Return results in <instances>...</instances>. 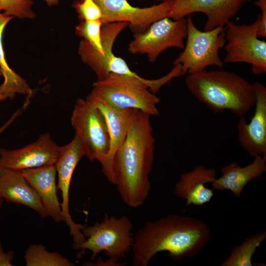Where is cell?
Listing matches in <instances>:
<instances>
[{
	"instance_id": "cell-1",
	"label": "cell",
	"mask_w": 266,
	"mask_h": 266,
	"mask_svg": "<svg viewBox=\"0 0 266 266\" xmlns=\"http://www.w3.org/2000/svg\"><path fill=\"white\" fill-rule=\"evenodd\" d=\"M150 117L140 110L129 109L126 136L113 159L114 185L122 201L133 208L143 205L151 190L149 175L155 140Z\"/></svg>"
},
{
	"instance_id": "cell-2",
	"label": "cell",
	"mask_w": 266,
	"mask_h": 266,
	"mask_svg": "<svg viewBox=\"0 0 266 266\" xmlns=\"http://www.w3.org/2000/svg\"><path fill=\"white\" fill-rule=\"evenodd\" d=\"M210 229L202 220L169 214L149 221L133 235L132 264L147 266L162 251L175 261L197 256L209 241Z\"/></svg>"
},
{
	"instance_id": "cell-3",
	"label": "cell",
	"mask_w": 266,
	"mask_h": 266,
	"mask_svg": "<svg viewBox=\"0 0 266 266\" xmlns=\"http://www.w3.org/2000/svg\"><path fill=\"white\" fill-rule=\"evenodd\" d=\"M185 83L199 102L215 113L229 110L240 117L255 104L253 83L233 72L205 69L188 74Z\"/></svg>"
},
{
	"instance_id": "cell-4",
	"label": "cell",
	"mask_w": 266,
	"mask_h": 266,
	"mask_svg": "<svg viewBox=\"0 0 266 266\" xmlns=\"http://www.w3.org/2000/svg\"><path fill=\"white\" fill-rule=\"evenodd\" d=\"M183 75L180 64L166 75L157 79L142 81L135 78L110 73L93 84V90L112 106L121 109L134 108L151 116L159 114L157 105L160 99L155 95L161 88L173 78Z\"/></svg>"
},
{
	"instance_id": "cell-5",
	"label": "cell",
	"mask_w": 266,
	"mask_h": 266,
	"mask_svg": "<svg viewBox=\"0 0 266 266\" xmlns=\"http://www.w3.org/2000/svg\"><path fill=\"white\" fill-rule=\"evenodd\" d=\"M133 225L126 215L117 218L104 213L103 219L93 225L85 227L82 232L86 240L79 245L72 244L74 249H81L80 256L86 250L92 253L91 260L101 251L115 262L124 259L132 251L133 243Z\"/></svg>"
},
{
	"instance_id": "cell-6",
	"label": "cell",
	"mask_w": 266,
	"mask_h": 266,
	"mask_svg": "<svg viewBox=\"0 0 266 266\" xmlns=\"http://www.w3.org/2000/svg\"><path fill=\"white\" fill-rule=\"evenodd\" d=\"M186 23V44L173 65H181L183 75L198 72L208 66L221 68L224 63L219 50L226 43V26L201 31L195 26L191 15L187 16Z\"/></svg>"
},
{
	"instance_id": "cell-7",
	"label": "cell",
	"mask_w": 266,
	"mask_h": 266,
	"mask_svg": "<svg viewBox=\"0 0 266 266\" xmlns=\"http://www.w3.org/2000/svg\"><path fill=\"white\" fill-rule=\"evenodd\" d=\"M70 122L83 146L85 156L91 162L102 164L108 153L110 137L104 116L86 99L76 101Z\"/></svg>"
},
{
	"instance_id": "cell-8",
	"label": "cell",
	"mask_w": 266,
	"mask_h": 266,
	"mask_svg": "<svg viewBox=\"0 0 266 266\" xmlns=\"http://www.w3.org/2000/svg\"><path fill=\"white\" fill-rule=\"evenodd\" d=\"M260 15L250 25L236 24L229 21L226 25L227 54L223 63L250 64L255 75L266 73V42L258 38V27Z\"/></svg>"
},
{
	"instance_id": "cell-9",
	"label": "cell",
	"mask_w": 266,
	"mask_h": 266,
	"mask_svg": "<svg viewBox=\"0 0 266 266\" xmlns=\"http://www.w3.org/2000/svg\"><path fill=\"white\" fill-rule=\"evenodd\" d=\"M129 26L127 22L103 24L101 28V38L104 54L94 49L82 39L79 45L78 53L82 61L95 72L98 80L105 78L113 73L146 81L129 68L126 61L117 57L112 52L114 41L119 34Z\"/></svg>"
},
{
	"instance_id": "cell-10",
	"label": "cell",
	"mask_w": 266,
	"mask_h": 266,
	"mask_svg": "<svg viewBox=\"0 0 266 266\" xmlns=\"http://www.w3.org/2000/svg\"><path fill=\"white\" fill-rule=\"evenodd\" d=\"M186 36V18L172 20L165 17L152 23L145 32L134 34L128 51L132 54H145L149 61L153 63L168 48L183 49Z\"/></svg>"
},
{
	"instance_id": "cell-11",
	"label": "cell",
	"mask_w": 266,
	"mask_h": 266,
	"mask_svg": "<svg viewBox=\"0 0 266 266\" xmlns=\"http://www.w3.org/2000/svg\"><path fill=\"white\" fill-rule=\"evenodd\" d=\"M94 0L101 10L103 24L127 22L134 34L145 32L155 21L167 17L173 1L167 0L140 8L132 5L127 0Z\"/></svg>"
},
{
	"instance_id": "cell-12",
	"label": "cell",
	"mask_w": 266,
	"mask_h": 266,
	"mask_svg": "<svg viewBox=\"0 0 266 266\" xmlns=\"http://www.w3.org/2000/svg\"><path fill=\"white\" fill-rule=\"evenodd\" d=\"M85 156L82 144L75 135L67 144L62 146L55 163L58 175L57 188L61 192L62 201L61 203L63 221L68 227L72 237L73 244L83 243L86 238L82 230L85 226L76 223L71 219L69 209V193L71 178L74 170L80 160Z\"/></svg>"
},
{
	"instance_id": "cell-13",
	"label": "cell",
	"mask_w": 266,
	"mask_h": 266,
	"mask_svg": "<svg viewBox=\"0 0 266 266\" xmlns=\"http://www.w3.org/2000/svg\"><path fill=\"white\" fill-rule=\"evenodd\" d=\"M62 146L49 133L41 134L34 142L16 149H0V167L17 170L55 165Z\"/></svg>"
},
{
	"instance_id": "cell-14",
	"label": "cell",
	"mask_w": 266,
	"mask_h": 266,
	"mask_svg": "<svg viewBox=\"0 0 266 266\" xmlns=\"http://www.w3.org/2000/svg\"><path fill=\"white\" fill-rule=\"evenodd\" d=\"M250 0H173L167 17L173 20L185 18L195 12L207 17L204 31L225 26L243 4Z\"/></svg>"
},
{
	"instance_id": "cell-15",
	"label": "cell",
	"mask_w": 266,
	"mask_h": 266,
	"mask_svg": "<svg viewBox=\"0 0 266 266\" xmlns=\"http://www.w3.org/2000/svg\"><path fill=\"white\" fill-rule=\"evenodd\" d=\"M255 97L254 113L249 123L240 117L236 127L240 146L253 158H266V87L258 81L253 83Z\"/></svg>"
},
{
	"instance_id": "cell-16",
	"label": "cell",
	"mask_w": 266,
	"mask_h": 266,
	"mask_svg": "<svg viewBox=\"0 0 266 266\" xmlns=\"http://www.w3.org/2000/svg\"><path fill=\"white\" fill-rule=\"evenodd\" d=\"M98 108L105 119L110 137V148L104 161L101 164L102 171L109 182L114 185L112 163L114 154L126 138L130 108L121 109L108 103L93 89L85 99Z\"/></svg>"
},
{
	"instance_id": "cell-17",
	"label": "cell",
	"mask_w": 266,
	"mask_h": 266,
	"mask_svg": "<svg viewBox=\"0 0 266 266\" xmlns=\"http://www.w3.org/2000/svg\"><path fill=\"white\" fill-rule=\"evenodd\" d=\"M29 184L38 194L44 208L45 217L55 222L63 221L61 203L57 196V174L55 165L21 171Z\"/></svg>"
},
{
	"instance_id": "cell-18",
	"label": "cell",
	"mask_w": 266,
	"mask_h": 266,
	"mask_svg": "<svg viewBox=\"0 0 266 266\" xmlns=\"http://www.w3.org/2000/svg\"><path fill=\"white\" fill-rule=\"evenodd\" d=\"M214 168L200 165L193 170L181 174L176 182L175 195L186 201V206H201L210 201L214 196V190L205 187L216 178Z\"/></svg>"
},
{
	"instance_id": "cell-19",
	"label": "cell",
	"mask_w": 266,
	"mask_h": 266,
	"mask_svg": "<svg viewBox=\"0 0 266 266\" xmlns=\"http://www.w3.org/2000/svg\"><path fill=\"white\" fill-rule=\"evenodd\" d=\"M0 196L8 202L26 205L45 217L38 194L20 170L0 167Z\"/></svg>"
},
{
	"instance_id": "cell-20",
	"label": "cell",
	"mask_w": 266,
	"mask_h": 266,
	"mask_svg": "<svg viewBox=\"0 0 266 266\" xmlns=\"http://www.w3.org/2000/svg\"><path fill=\"white\" fill-rule=\"evenodd\" d=\"M222 175L211 183L213 189L229 190L239 197L245 186L252 180L260 177L266 171V158L257 156L252 163L242 167L236 162L224 166Z\"/></svg>"
},
{
	"instance_id": "cell-21",
	"label": "cell",
	"mask_w": 266,
	"mask_h": 266,
	"mask_svg": "<svg viewBox=\"0 0 266 266\" xmlns=\"http://www.w3.org/2000/svg\"><path fill=\"white\" fill-rule=\"evenodd\" d=\"M14 17L0 11V68L4 81L0 85V92L12 99L18 94L26 96L29 100L33 92L26 81L15 72L5 59L2 45V34L7 24Z\"/></svg>"
},
{
	"instance_id": "cell-22",
	"label": "cell",
	"mask_w": 266,
	"mask_h": 266,
	"mask_svg": "<svg viewBox=\"0 0 266 266\" xmlns=\"http://www.w3.org/2000/svg\"><path fill=\"white\" fill-rule=\"evenodd\" d=\"M266 239L263 231L248 236L241 244L234 246L221 266H253L252 257L257 248Z\"/></svg>"
},
{
	"instance_id": "cell-23",
	"label": "cell",
	"mask_w": 266,
	"mask_h": 266,
	"mask_svg": "<svg viewBox=\"0 0 266 266\" xmlns=\"http://www.w3.org/2000/svg\"><path fill=\"white\" fill-rule=\"evenodd\" d=\"M27 266H73L74 264L58 252H50L42 244H32L25 252Z\"/></svg>"
},
{
	"instance_id": "cell-24",
	"label": "cell",
	"mask_w": 266,
	"mask_h": 266,
	"mask_svg": "<svg viewBox=\"0 0 266 266\" xmlns=\"http://www.w3.org/2000/svg\"><path fill=\"white\" fill-rule=\"evenodd\" d=\"M102 21H81L75 28V33L77 35L83 38L94 49L103 55L101 38Z\"/></svg>"
},
{
	"instance_id": "cell-25",
	"label": "cell",
	"mask_w": 266,
	"mask_h": 266,
	"mask_svg": "<svg viewBox=\"0 0 266 266\" xmlns=\"http://www.w3.org/2000/svg\"><path fill=\"white\" fill-rule=\"evenodd\" d=\"M33 4V0H0V11L13 17L33 19L36 16Z\"/></svg>"
},
{
	"instance_id": "cell-26",
	"label": "cell",
	"mask_w": 266,
	"mask_h": 266,
	"mask_svg": "<svg viewBox=\"0 0 266 266\" xmlns=\"http://www.w3.org/2000/svg\"><path fill=\"white\" fill-rule=\"evenodd\" d=\"M72 6L75 9L81 21L101 20L102 14L99 5L94 0H76Z\"/></svg>"
},
{
	"instance_id": "cell-27",
	"label": "cell",
	"mask_w": 266,
	"mask_h": 266,
	"mask_svg": "<svg viewBox=\"0 0 266 266\" xmlns=\"http://www.w3.org/2000/svg\"><path fill=\"white\" fill-rule=\"evenodd\" d=\"M255 4L258 6L262 11L259 22L257 35L266 37V0H257Z\"/></svg>"
},
{
	"instance_id": "cell-28",
	"label": "cell",
	"mask_w": 266,
	"mask_h": 266,
	"mask_svg": "<svg viewBox=\"0 0 266 266\" xmlns=\"http://www.w3.org/2000/svg\"><path fill=\"white\" fill-rule=\"evenodd\" d=\"M14 257V253L12 251L4 252H0V266H12L11 262Z\"/></svg>"
},
{
	"instance_id": "cell-29",
	"label": "cell",
	"mask_w": 266,
	"mask_h": 266,
	"mask_svg": "<svg viewBox=\"0 0 266 266\" xmlns=\"http://www.w3.org/2000/svg\"><path fill=\"white\" fill-rule=\"evenodd\" d=\"M21 114V110H17L10 118L0 127V135L19 117Z\"/></svg>"
},
{
	"instance_id": "cell-30",
	"label": "cell",
	"mask_w": 266,
	"mask_h": 266,
	"mask_svg": "<svg viewBox=\"0 0 266 266\" xmlns=\"http://www.w3.org/2000/svg\"><path fill=\"white\" fill-rule=\"evenodd\" d=\"M49 6L58 5L60 0H43Z\"/></svg>"
},
{
	"instance_id": "cell-31",
	"label": "cell",
	"mask_w": 266,
	"mask_h": 266,
	"mask_svg": "<svg viewBox=\"0 0 266 266\" xmlns=\"http://www.w3.org/2000/svg\"><path fill=\"white\" fill-rule=\"evenodd\" d=\"M8 99L7 96L0 92V101H2Z\"/></svg>"
},
{
	"instance_id": "cell-32",
	"label": "cell",
	"mask_w": 266,
	"mask_h": 266,
	"mask_svg": "<svg viewBox=\"0 0 266 266\" xmlns=\"http://www.w3.org/2000/svg\"><path fill=\"white\" fill-rule=\"evenodd\" d=\"M3 199L0 196V205H1L3 202Z\"/></svg>"
},
{
	"instance_id": "cell-33",
	"label": "cell",
	"mask_w": 266,
	"mask_h": 266,
	"mask_svg": "<svg viewBox=\"0 0 266 266\" xmlns=\"http://www.w3.org/2000/svg\"><path fill=\"white\" fill-rule=\"evenodd\" d=\"M1 205H0V207ZM3 251V249L2 248V247H1V243H0V252Z\"/></svg>"
},
{
	"instance_id": "cell-34",
	"label": "cell",
	"mask_w": 266,
	"mask_h": 266,
	"mask_svg": "<svg viewBox=\"0 0 266 266\" xmlns=\"http://www.w3.org/2000/svg\"><path fill=\"white\" fill-rule=\"evenodd\" d=\"M156 0L158 1L163 2V1H166V0Z\"/></svg>"
},
{
	"instance_id": "cell-35",
	"label": "cell",
	"mask_w": 266,
	"mask_h": 266,
	"mask_svg": "<svg viewBox=\"0 0 266 266\" xmlns=\"http://www.w3.org/2000/svg\"><path fill=\"white\" fill-rule=\"evenodd\" d=\"M0 75L2 76V73H1L0 68Z\"/></svg>"
},
{
	"instance_id": "cell-36",
	"label": "cell",
	"mask_w": 266,
	"mask_h": 266,
	"mask_svg": "<svg viewBox=\"0 0 266 266\" xmlns=\"http://www.w3.org/2000/svg\"></svg>"
}]
</instances>
